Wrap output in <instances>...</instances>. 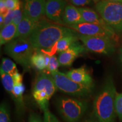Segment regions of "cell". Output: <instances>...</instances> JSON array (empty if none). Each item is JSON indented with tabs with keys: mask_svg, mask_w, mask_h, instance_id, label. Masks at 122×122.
I'll use <instances>...</instances> for the list:
<instances>
[{
	"mask_svg": "<svg viewBox=\"0 0 122 122\" xmlns=\"http://www.w3.org/2000/svg\"><path fill=\"white\" fill-rule=\"evenodd\" d=\"M79 34L69 27L46 22L38 27L28 38L36 51L46 53L51 50L62 38Z\"/></svg>",
	"mask_w": 122,
	"mask_h": 122,
	"instance_id": "1",
	"label": "cell"
},
{
	"mask_svg": "<svg viewBox=\"0 0 122 122\" xmlns=\"http://www.w3.org/2000/svg\"><path fill=\"white\" fill-rule=\"evenodd\" d=\"M117 91L113 79L109 76L96 95L93 106V114L98 122H114Z\"/></svg>",
	"mask_w": 122,
	"mask_h": 122,
	"instance_id": "2",
	"label": "cell"
},
{
	"mask_svg": "<svg viewBox=\"0 0 122 122\" xmlns=\"http://www.w3.org/2000/svg\"><path fill=\"white\" fill-rule=\"evenodd\" d=\"M4 50L6 54L22 66L24 70H30V59L35 50L28 37L13 39L6 44Z\"/></svg>",
	"mask_w": 122,
	"mask_h": 122,
	"instance_id": "3",
	"label": "cell"
},
{
	"mask_svg": "<svg viewBox=\"0 0 122 122\" xmlns=\"http://www.w3.org/2000/svg\"><path fill=\"white\" fill-rule=\"evenodd\" d=\"M56 89L57 87L51 75L44 72L39 73L35 81L32 95L43 111L49 109V101Z\"/></svg>",
	"mask_w": 122,
	"mask_h": 122,
	"instance_id": "4",
	"label": "cell"
},
{
	"mask_svg": "<svg viewBox=\"0 0 122 122\" xmlns=\"http://www.w3.org/2000/svg\"><path fill=\"white\" fill-rule=\"evenodd\" d=\"M95 8L116 33L122 35V2L101 0L96 4Z\"/></svg>",
	"mask_w": 122,
	"mask_h": 122,
	"instance_id": "5",
	"label": "cell"
},
{
	"mask_svg": "<svg viewBox=\"0 0 122 122\" xmlns=\"http://www.w3.org/2000/svg\"><path fill=\"white\" fill-rule=\"evenodd\" d=\"M57 109L62 118L67 122H78L88 107L85 101L60 97L56 102Z\"/></svg>",
	"mask_w": 122,
	"mask_h": 122,
	"instance_id": "6",
	"label": "cell"
},
{
	"mask_svg": "<svg viewBox=\"0 0 122 122\" xmlns=\"http://www.w3.org/2000/svg\"><path fill=\"white\" fill-rule=\"evenodd\" d=\"M57 89L76 97H86L91 93L93 86L77 83L70 79L66 74L59 71L51 74Z\"/></svg>",
	"mask_w": 122,
	"mask_h": 122,
	"instance_id": "7",
	"label": "cell"
},
{
	"mask_svg": "<svg viewBox=\"0 0 122 122\" xmlns=\"http://www.w3.org/2000/svg\"><path fill=\"white\" fill-rule=\"evenodd\" d=\"M79 37L86 49L91 52L109 55L115 51V41L110 37L85 36L80 34Z\"/></svg>",
	"mask_w": 122,
	"mask_h": 122,
	"instance_id": "8",
	"label": "cell"
},
{
	"mask_svg": "<svg viewBox=\"0 0 122 122\" xmlns=\"http://www.w3.org/2000/svg\"><path fill=\"white\" fill-rule=\"evenodd\" d=\"M67 27L76 30L80 35L85 36L108 37L111 38L115 42H117L118 40L117 33L107 31L102 27L96 24L84 22L74 25H67Z\"/></svg>",
	"mask_w": 122,
	"mask_h": 122,
	"instance_id": "9",
	"label": "cell"
},
{
	"mask_svg": "<svg viewBox=\"0 0 122 122\" xmlns=\"http://www.w3.org/2000/svg\"><path fill=\"white\" fill-rule=\"evenodd\" d=\"M45 0H23V11L32 19L40 20L45 15Z\"/></svg>",
	"mask_w": 122,
	"mask_h": 122,
	"instance_id": "10",
	"label": "cell"
},
{
	"mask_svg": "<svg viewBox=\"0 0 122 122\" xmlns=\"http://www.w3.org/2000/svg\"><path fill=\"white\" fill-rule=\"evenodd\" d=\"M85 49L86 48L84 45L80 44L78 41L74 42L69 48L59 54L58 58L60 66H70L75 59L80 54L84 53Z\"/></svg>",
	"mask_w": 122,
	"mask_h": 122,
	"instance_id": "11",
	"label": "cell"
},
{
	"mask_svg": "<svg viewBox=\"0 0 122 122\" xmlns=\"http://www.w3.org/2000/svg\"><path fill=\"white\" fill-rule=\"evenodd\" d=\"M66 6L65 0H47L45 9L46 16L51 20L61 23Z\"/></svg>",
	"mask_w": 122,
	"mask_h": 122,
	"instance_id": "12",
	"label": "cell"
},
{
	"mask_svg": "<svg viewBox=\"0 0 122 122\" xmlns=\"http://www.w3.org/2000/svg\"><path fill=\"white\" fill-rule=\"evenodd\" d=\"M46 22L43 18L40 20L33 19L23 13L22 21L17 26V32L15 39L18 37H29L38 27Z\"/></svg>",
	"mask_w": 122,
	"mask_h": 122,
	"instance_id": "13",
	"label": "cell"
},
{
	"mask_svg": "<svg viewBox=\"0 0 122 122\" xmlns=\"http://www.w3.org/2000/svg\"><path fill=\"white\" fill-rule=\"evenodd\" d=\"M79 10L81 14L84 22L100 25L107 31L115 33V32L101 17L98 13L93 9L88 7H79Z\"/></svg>",
	"mask_w": 122,
	"mask_h": 122,
	"instance_id": "14",
	"label": "cell"
},
{
	"mask_svg": "<svg viewBox=\"0 0 122 122\" xmlns=\"http://www.w3.org/2000/svg\"><path fill=\"white\" fill-rule=\"evenodd\" d=\"M66 75L71 80L77 83L93 86V80L85 67L72 69L68 71Z\"/></svg>",
	"mask_w": 122,
	"mask_h": 122,
	"instance_id": "15",
	"label": "cell"
},
{
	"mask_svg": "<svg viewBox=\"0 0 122 122\" xmlns=\"http://www.w3.org/2000/svg\"><path fill=\"white\" fill-rule=\"evenodd\" d=\"M62 22L67 25H74L84 23L79 8L72 5H68L64 11Z\"/></svg>",
	"mask_w": 122,
	"mask_h": 122,
	"instance_id": "16",
	"label": "cell"
},
{
	"mask_svg": "<svg viewBox=\"0 0 122 122\" xmlns=\"http://www.w3.org/2000/svg\"><path fill=\"white\" fill-rule=\"evenodd\" d=\"M79 35H69V36H65L62 39L59 40L56 45H55L51 49L48 51V52L44 53L45 54L49 55V56H51L55 53H61L65 51L67 49L70 48V46L74 42L78 41L79 39Z\"/></svg>",
	"mask_w": 122,
	"mask_h": 122,
	"instance_id": "17",
	"label": "cell"
},
{
	"mask_svg": "<svg viewBox=\"0 0 122 122\" xmlns=\"http://www.w3.org/2000/svg\"><path fill=\"white\" fill-rule=\"evenodd\" d=\"M50 58V56L49 55L41 51L35 50L30 59L31 66L34 67L39 71H42L48 67Z\"/></svg>",
	"mask_w": 122,
	"mask_h": 122,
	"instance_id": "18",
	"label": "cell"
},
{
	"mask_svg": "<svg viewBox=\"0 0 122 122\" xmlns=\"http://www.w3.org/2000/svg\"><path fill=\"white\" fill-rule=\"evenodd\" d=\"M17 32V26L13 23L3 27L0 33V45L7 44L15 38Z\"/></svg>",
	"mask_w": 122,
	"mask_h": 122,
	"instance_id": "19",
	"label": "cell"
},
{
	"mask_svg": "<svg viewBox=\"0 0 122 122\" xmlns=\"http://www.w3.org/2000/svg\"><path fill=\"white\" fill-rule=\"evenodd\" d=\"M25 87L22 83L14 84V87L11 93V96L14 99L16 104L19 107L23 106V94Z\"/></svg>",
	"mask_w": 122,
	"mask_h": 122,
	"instance_id": "20",
	"label": "cell"
},
{
	"mask_svg": "<svg viewBox=\"0 0 122 122\" xmlns=\"http://www.w3.org/2000/svg\"><path fill=\"white\" fill-rule=\"evenodd\" d=\"M0 71L10 74L12 76L18 72L16 64L10 59L6 58H4L2 59Z\"/></svg>",
	"mask_w": 122,
	"mask_h": 122,
	"instance_id": "21",
	"label": "cell"
},
{
	"mask_svg": "<svg viewBox=\"0 0 122 122\" xmlns=\"http://www.w3.org/2000/svg\"><path fill=\"white\" fill-rule=\"evenodd\" d=\"M1 78L3 86L5 90L10 93H11L14 87V81L13 77L10 74L0 71Z\"/></svg>",
	"mask_w": 122,
	"mask_h": 122,
	"instance_id": "22",
	"label": "cell"
},
{
	"mask_svg": "<svg viewBox=\"0 0 122 122\" xmlns=\"http://www.w3.org/2000/svg\"><path fill=\"white\" fill-rule=\"evenodd\" d=\"M59 66H60V64L59 63L58 58L56 56L53 55V56H50V61L46 70L51 74V73L58 71V68Z\"/></svg>",
	"mask_w": 122,
	"mask_h": 122,
	"instance_id": "23",
	"label": "cell"
},
{
	"mask_svg": "<svg viewBox=\"0 0 122 122\" xmlns=\"http://www.w3.org/2000/svg\"><path fill=\"white\" fill-rule=\"evenodd\" d=\"M0 122H10L8 107L4 103H1L0 107Z\"/></svg>",
	"mask_w": 122,
	"mask_h": 122,
	"instance_id": "24",
	"label": "cell"
},
{
	"mask_svg": "<svg viewBox=\"0 0 122 122\" xmlns=\"http://www.w3.org/2000/svg\"><path fill=\"white\" fill-rule=\"evenodd\" d=\"M115 111L119 119L122 121V93L117 95L115 102Z\"/></svg>",
	"mask_w": 122,
	"mask_h": 122,
	"instance_id": "25",
	"label": "cell"
},
{
	"mask_svg": "<svg viewBox=\"0 0 122 122\" xmlns=\"http://www.w3.org/2000/svg\"><path fill=\"white\" fill-rule=\"evenodd\" d=\"M14 14L13 23L18 26L22 21L23 16V11L21 9V5L19 6L17 8L14 10Z\"/></svg>",
	"mask_w": 122,
	"mask_h": 122,
	"instance_id": "26",
	"label": "cell"
},
{
	"mask_svg": "<svg viewBox=\"0 0 122 122\" xmlns=\"http://www.w3.org/2000/svg\"><path fill=\"white\" fill-rule=\"evenodd\" d=\"M14 14V10H9L6 14L3 15L4 16V24H3L2 28L13 23Z\"/></svg>",
	"mask_w": 122,
	"mask_h": 122,
	"instance_id": "27",
	"label": "cell"
},
{
	"mask_svg": "<svg viewBox=\"0 0 122 122\" xmlns=\"http://www.w3.org/2000/svg\"><path fill=\"white\" fill-rule=\"evenodd\" d=\"M44 112V122H60L55 116L50 112L48 110H46Z\"/></svg>",
	"mask_w": 122,
	"mask_h": 122,
	"instance_id": "28",
	"label": "cell"
},
{
	"mask_svg": "<svg viewBox=\"0 0 122 122\" xmlns=\"http://www.w3.org/2000/svg\"><path fill=\"white\" fill-rule=\"evenodd\" d=\"M6 5L9 10H15L21 5L19 0H5Z\"/></svg>",
	"mask_w": 122,
	"mask_h": 122,
	"instance_id": "29",
	"label": "cell"
},
{
	"mask_svg": "<svg viewBox=\"0 0 122 122\" xmlns=\"http://www.w3.org/2000/svg\"><path fill=\"white\" fill-rule=\"evenodd\" d=\"M71 2L77 6H84L91 4L92 0H70Z\"/></svg>",
	"mask_w": 122,
	"mask_h": 122,
	"instance_id": "30",
	"label": "cell"
},
{
	"mask_svg": "<svg viewBox=\"0 0 122 122\" xmlns=\"http://www.w3.org/2000/svg\"><path fill=\"white\" fill-rule=\"evenodd\" d=\"M28 122H44L41 118L37 114L32 112L29 117Z\"/></svg>",
	"mask_w": 122,
	"mask_h": 122,
	"instance_id": "31",
	"label": "cell"
},
{
	"mask_svg": "<svg viewBox=\"0 0 122 122\" xmlns=\"http://www.w3.org/2000/svg\"><path fill=\"white\" fill-rule=\"evenodd\" d=\"M9 9L7 8L5 0H0V14L5 15L8 11Z\"/></svg>",
	"mask_w": 122,
	"mask_h": 122,
	"instance_id": "32",
	"label": "cell"
},
{
	"mask_svg": "<svg viewBox=\"0 0 122 122\" xmlns=\"http://www.w3.org/2000/svg\"><path fill=\"white\" fill-rule=\"evenodd\" d=\"M14 81V84L22 83L23 77L21 74H20L19 72H16V74L14 75L13 76Z\"/></svg>",
	"mask_w": 122,
	"mask_h": 122,
	"instance_id": "33",
	"label": "cell"
},
{
	"mask_svg": "<svg viewBox=\"0 0 122 122\" xmlns=\"http://www.w3.org/2000/svg\"><path fill=\"white\" fill-rule=\"evenodd\" d=\"M83 122H98V121L94 117H93V118L86 119Z\"/></svg>",
	"mask_w": 122,
	"mask_h": 122,
	"instance_id": "34",
	"label": "cell"
},
{
	"mask_svg": "<svg viewBox=\"0 0 122 122\" xmlns=\"http://www.w3.org/2000/svg\"><path fill=\"white\" fill-rule=\"evenodd\" d=\"M4 22V16L2 14H0V27L2 28L3 24Z\"/></svg>",
	"mask_w": 122,
	"mask_h": 122,
	"instance_id": "35",
	"label": "cell"
},
{
	"mask_svg": "<svg viewBox=\"0 0 122 122\" xmlns=\"http://www.w3.org/2000/svg\"><path fill=\"white\" fill-rule=\"evenodd\" d=\"M119 59L120 64H121L122 67V46L120 47L119 49Z\"/></svg>",
	"mask_w": 122,
	"mask_h": 122,
	"instance_id": "36",
	"label": "cell"
},
{
	"mask_svg": "<svg viewBox=\"0 0 122 122\" xmlns=\"http://www.w3.org/2000/svg\"><path fill=\"white\" fill-rule=\"evenodd\" d=\"M108 1H115V2H122V0H108Z\"/></svg>",
	"mask_w": 122,
	"mask_h": 122,
	"instance_id": "37",
	"label": "cell"
},
{
	"mask_svg": "<svg viewBox=\"0 0 122 122\" xmlns=\"http://www.w3.org/2000/svg\"><path fill=\"white\" fill-rule=\"evenodd\" d=\"M92 1H93L94 3H96V4H97V3H98V2H100V1H101V0H92Z\"/></svg>",
	"mask_w": 122,
	"mask_h": 122,
	"instance_id": "38",
	"label": "cell"
}]
</instances>
